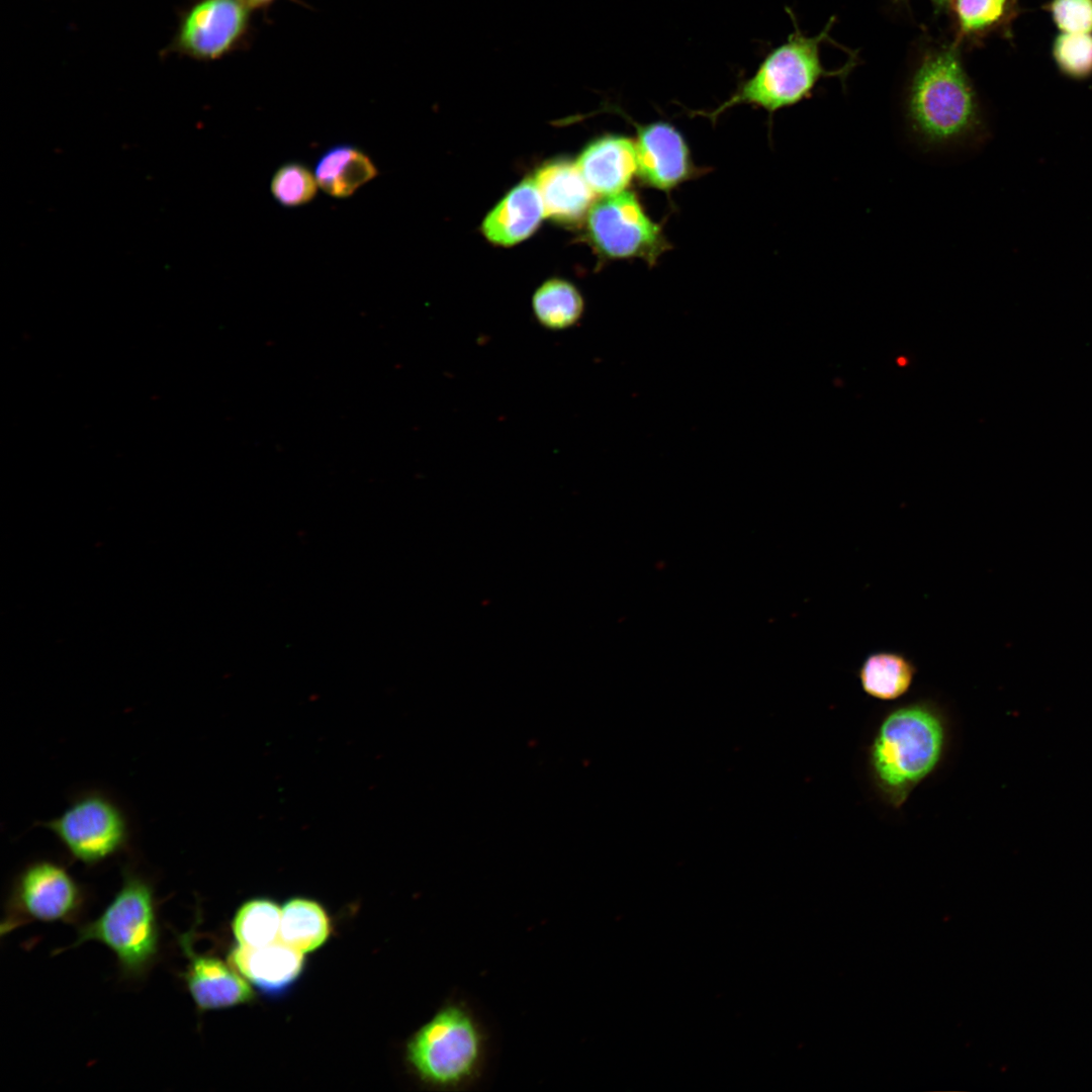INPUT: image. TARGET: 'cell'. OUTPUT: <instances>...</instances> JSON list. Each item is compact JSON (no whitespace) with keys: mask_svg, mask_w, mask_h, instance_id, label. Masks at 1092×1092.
I'll return each mask as SVG.
<instances>
[{"mask_svg":"<svg viewBox=\"0 0 1092 1092\" xmlns=\"http://www.w3.org/2000/svg\"><path fill=\"white\" fill-rule=\"evenodd\" d=\"M962 50L953 40L931 44L910 73L904 98L906 121L924 146L956 145L980 138L986 130Z\"/></svg>","mask_w":1092,"mask_h":1092,"instance_id":"cell-1","label":"cell"},{"mask_svg":"<svg viewBox=\"0 0 1092 1092\" xmlns=\"http://www.w3.org/2000/svg\"><path fill=\"white\" fill-rule=\"evenodd\" d=\"M950 739L949 719L931 699L898 706L885 715L868 748L872 784L899 809L942 762Z\"/></svg>","mask_w":1092,"mask_h":1092,"instance_id":"cell-2","label":"cell"},{"mask_svg":"<svg viewBox=\"0 0 1092 1092\" xmlns=\"http://www.w3.org/2000/svg\"><path fill=\"white\" fill-rule=\"evenodd\" d=\"M787 11L794 24L788 38L769 50L754 73L739 82L725 101L710 111H695V115L716 121L726 110L742 104L772 114L810 98L824 78L838 77L844 80L856 64L854 57L851 56L837 70H827L820 55L821 44L831 40L829 31L835 18L831 17L819 34L809 36L799 28L794 13L788 8Z\"/></svg>","mask_w":1092,"mask_h":1092,"instance_id":"cell-3","label":"cell"},{"mask_svg":"<svg viewBox=\"0 0 1092 1092\" xmlns=\"http://www.w3.org/2000/svg\"><path fill=\"white\" fill-rule=\"evenodd\" d=\"M160 939L153 883L125 868L120 888L97 918L78 928L73 946L100 942L113 952L125 977L140 979L157 961Z\"/></svg>","mask_w":1092,"mask_h":1092,"instance_id":"cell-4","label":"cell"},{"mask_svg":"<svg viewBox=\"0 0 1092 1092\" xmlns=\"http://www.w3.org/2000/svg\"><path fill=\"white\" fill-rule=\"evenodd\" d=\"M405 1057L424 1084L440 1090H459L481 1074L484 1033L466 1005L450 1002L412 1035Z\"/></svg>","mask_w":1092,"mask_h":1092,"instance_id":"cell-5","label":"cell"},{"mask_svg":"<svg viewBox=\"0 0 1092 1092\" xmlns=\"http://www.w3.org/2000/svg\"><path fill=\"white\" fill-rule=\"evenodd\" d=\"M69 856L86 867L100 864L129 848L131 826L120 803L103 791L75 795L58 817L41 823Z\"/></svg>","mask_w":1092,"mask_h":1092,"instance_id":"cell-6","label":"cell"},{"mask_svg":"<svg viewBox=\"0 0 1092 1092\" xmlns=\"http://www.w3.org/2000/svg\"><path fill=\"white\" fill-rule=\"evenodd\" d=\"M585 217L587 239L604 259H640L653 267L671 249L662 224L633 190L603 196Z\"/></svg>","mask_w":1092,"mask_h":1092,"instance_id":"cell-7","label":"cell"},{"mask_svg":"<svg viewBox=\"0 0 1092 1092\" xmlns=\"http://www.w3.org/2000/svg\"><path fill=\"white\" fill-rule=\"evenodd\" d=\"M84 904L82 886L63 864L35 859L17 874L12 884L2 932L24 922H73Z\"/></svg>","mask_w":1092,"mask_h":1092,"instance_id":"cell-8","label":"cell"},{"mask_svg":"<svg viewBox=\"0 0 1092 1092\" xmlns=\"http://www.w3.org/2000/svg\"><path fill=\"white\" fill-rule=\"evenodd\" d=\"M249 32L250 9L241 0H194L180 15L166 50L214 61L241 48Z\"/></svg>","mask_w":1092,"mask_h":1092,"instance_id":"cell-9","label":"cell"},{"mask_svg":"<svg viewBox=\"0 0 1092 1092\" xmlns=\"http://www.w3.org/2000/svg\"><path fill=\"white\" fill-rule=\"evenodd\" d=\"M634 125L637 179L643 186L670 193L703 173L686 138L673 124L653 121Z\"/></svg>","mask_w":1092,"mask_h":1092,"instance_id":"cell-10","label":"cell"},{"mask_svg":"<svg viewBox=\"0 0 1092 1092\" xmlns=\"http://www.w3.org/2000/svg\"><path fill=\"white\" fill-rule=\"evenodd\" d=\"M194 930L177 934V941L186 960L182 977L197 1009L217 1010L249 1002L253 991L246 979L230 963L197 952Z\"/></svg>","mask_w":1092,"mask_h":1092,"instance_id":"cell-11","label":"cell"},{"mask_svg":"<svg viewBox=\"0 0 1092 1092\" xmlns=\"http://www.w3.org/2000/svg\"><path fill=\"white\" fill-rule=\"evenodd\" d=\"M576 165L596 194L625 191L637 178L635 141L621 134L598 138L582 150Z\"/></svg>","mask_w":1092,"mask_h":1092,"instance_id":"cell-12","label":"cell"},{"mask_svg":"<svg viewBox=\"0 0 1092 1092\" xmlns=\"http://www.w3.org/2000/svg\"><path fill=\"white\" fill-rule=\"evenodd\" d=\"M533 181L545 216L558 222L579 221L586 216L595 202L596 193L576 163L567 160L546 163L537 170Z\"/></svg>","mask_w":1092,"mask_h":1092,"instance_id":"cell-13","label":"cell"},{"mask_svg":"<svg viewBox=\"0 0 1092 1092\" xmlns=\"http://www.w3.org/2000/svg\"><path fill=\"white\" fill-rule=\"evenodd\" d=\"M230 964L262 992L280 994L299 977L304 967L303 952L280 939L260 947L237 944L229 956Z\"/></svg>","mask_w":1092,"mask_h":1092,"instance_id":"cell-14","label":"cell"},{"mask_svg":"<svg viewBox=\"0 0 1092 1092\" xmlns=\"http://www.w3.org/2000/svg\"><path fill=\"white\" fill-rule=\"evenodd\" d=\"M544 214L533 180L516 185L485 216L481 230L485 238L499 246H512L530 237Z\"/></svg>","mask_w":1092,"mask_h":1092,"instance_id":"cell-15","label":"cell"},{"mask_svg":"<svg viewBox=\"0 0 1092 1092\" xmlns=\"http://www.w3.org/2000/svg\"><path fill=\"white\" fill-rule=\"evenodd\" d=\"M947 11L952 20V40L962 48H971L994 35L1011 39L1012 25L1021 7L1019 0H951Z\"/></svg>","mask_w":1092,"mask_h":1092,"instance_id":"cell-16","label":"cell"},{"mask_svg":"<svg viewBox=\"0 0 1092 1092\" xmlns=\"http://www.w3.org/2000/svg\"><path fill=\"white\" fill-rule=\"evenodd\" d=\"M378 175V169L360 148L340 144L317 160L314 176L318 187L335 198H347Z\"/></svg>","mask_w":1092,"mask_h":1092,"instance_id":"cell-17","label":"cell"},{"mask_svg":"<svg viewBox=\"0 0 1092 1092\" xmlns=\"http://www.w3.org/2000/svg\"><path fill=\"white\" fill-rule=\"evenodd\" d=\"M916 672L914 662L905 654L881 650L863 659L857 677L868 696L880 701H894L908 693Z\"/></svg>","mask_w":1092,"mask_h":1092,"instance_id":"cell-18","label":"cell"},{"mask_svg":"<svg viewBox=\"0 0 1092 1092\" xmlns=\"http://www.w3.org/2000/svg\"><path fill=\"white\" fill-rule=\"evenodd\" d=\"M330 933L331 920L318 903L303 898L285 903L281 910V941L304 953L320 947Z\"/></svg>","mask_w":1092,"mask_h":1092,"instance_id":"cell-19","label":"cell"},{"mask_svg":"<svg viewBox=\"0 0 1092 1092\" xmlns=\"http://www.w3.org/2000/svg\"><path fill=\"white\" fill-rule=\"evenodd\" d=\"M536 321L550 331H563L577 324L584 310L579 290L569 281L551 278L543 282L532 298Z\"/></svg>","mask_w":1092,"mask_h":1092,"instance_id":"cell-20","label":"cell"},{"mask_svg":"<svg viewBox=\"0 0 1092 1092\" xmlns=\"http://www.w3.org/2000/svg\"><path fill=\"white\" fill-rule=\"evenodd\" d=\"M281 910L269 899L243 904L234 917L232 929L239 945L260 947L279 939Z\"/></svg>","mask_w":1092,"mask_h":1092,"instance_id":"cell-21","label":"cell"},{"mask_svg":"<svg viewBox=\"0 0 1092 1092\" xmlns=\"http://www.w3.org/2000/svg\"><path fill=\"white\" fill-rule=\"evenodd\" d=\"M1051 57L1058 72L1073 81L1092 78V33H1065L1055 35Z\"/></svg>","mask_w":1092,"mask_h":1092,"instance_id":"cell-22","label":"cell"},{"mask_svg":"<svg viewBox=\"0 0 1092 1092\" xmlns=\"http://www.w3.org/2000/svg\"><path fill=\"white\" fill-rule=\"evenodd\" d=\"M315 176L300 162H287L274 172L270 181L273 198L284 207L310 202L317 191Z\"/></svg>","mask_w":1092,"mask_h":1092,"instance_id":"cell-23","label":"cell"},{"mask_svg":"<svg viewBox=\"0 0 1092 1092\" xmlns=\"http://www.w3.org/2000/svg\"><path fill=\"white\" fill-rule=\"evenodd\" d=\"M1041 8L1059 32L1092 33V0H1048Z\"/></svg>","mask_w":1092,"mask_h":1092,"instance_id":"cell-24","label":"cell"},{"mask_svg":"<svg viewBox=\"0 0 1092 1092\" xmlns=\"http://www.w3.org/2000/svg\"><path fill=\"white\" fill-rule=\"evenodd\" d=\"M250 10H259L269 7L275 0H241Z\"/></svg>","mask_w":1092,"mask_h":1092,"instance_id":"cell-25","label":"cell"},{"mask_svg":"<svg viewBox=\"0 0 1092 1092\" xmlns=\"http://www.w3.org/2000/svg\"><path fill=\"white\" fill-rule=\"evenodd\" d=\"M896 1L897 2H906L907 0H896ZM929 1L931 2V4H932L934 10L936 11V13H941L943 11H947L948 7L950 5V2H951V0H929Z\"/></svg>","mask_w":1092,"mask_h":1092,"instance_id":"cell-26","label":"cell"},{"mask_svg":"<svg viewBox=\"0 0 1092 1092\" xmlns=\"http://www.w3.org/2000/svg\"><path fill=\"white\" fill-rule=\"evenodd\" d=\"M897 362H898V364H900V365H905L907 361H906V359H905V358L901 357V358H899V359L897 360Z\"/></svg>","mask_w":1092,"mask_h":1092,"instance_id":"cell-27","label":"cell"}]
</instances>
